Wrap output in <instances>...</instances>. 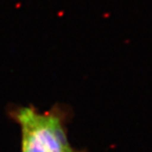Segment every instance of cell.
Returning <instances> with one entry per match:
<instances>
[{"instance_id":"cell-1","label":"cell","mask_w":152,"mask_h":152,"mask_svg":"<svg viewBox=\"0 0 152 152\" xmlns=\"http://www.w3.org/2000/svg\"><path fill=\"white\" fill-rule=\"evenodd\" d=\"M68 110L55 104L40 111L34 105L16 106L9 115L20 129L21 152H83L68 137Z\"/></svg>"}]
</instances>
